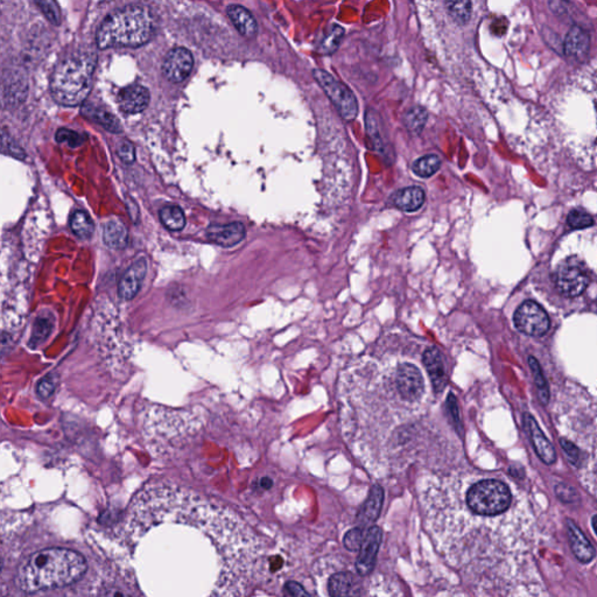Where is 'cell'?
<instances>
[{"label": "cell", "mask_w": 597, "mask_h": 597, "mask_svg": "<svg viewBox=\"0 0 597 597\" xmlns=\"http://www.w3.org/2000/svg\"><path fill=\"white\" fill-rule=\"evenodd\" d=\"M343 36V27L335 25V26H333V28L329 31L327 36L322 39L321 45H320V48H318V52L325 55L333 54V53L338 48L341 40H342Z\"/></svg>", "instance_id": "obj_30"}, {"label": "cell", "mask_w": 597, "mask_h": 597, "mask_svg": "<svg viewBox=\"0 0 597 597\" xmlns=\"http://www.w3.org/2000/svg\"><path fill=\"white\" fill-rule=\"evenodd\" d=\"M194 58L186 48L172 49L165 58L162 71L165 78L173 83H180L188 78L193 69Z\"/></svg>", "instance_id": "obj_8"}, {"label": "cell", "mask_w": 597, "mask_h": 597, "mask_svg": "<svg viewBox=\"0 0 597 597\" xmlns=\"http://www.w3.org/2000/svg\"><path fill=\"white\" fill-rule=\"evenodd\" d=\"M95 66V53H74L62 60L55 68L51 80L53 98L66 106L83 103L93 87Z\"/></svg>", "instance_id": "obj_4"}, {"label": "cell", "mask_w": 597, "mask_h": 597, "mask_svg": "<svg viewBox=\"0 0 597 597\" xmlns=\"http://www.w3.org/2000/svg\"><path fill=\"white\" fill-rule=\"evenodd\" d=\"M150 103V93L146 88L135 84L123 89L118 95L119 108L123 113L135 115L142 113Z\"/></svg>", "instance_id": "obj_14"}, {"label": "cell", "mask_w": 597, "mask_h": 597, "mask_svg": "<svg viewBox=\"0 0 597 597\" xmlns=\"http://www.w3.org/2000/svg\"><path fill=\"white\" fill-rule=\"evenodd\" d=\"M450 16L459 25H466L472 18V0H445Z\"/></svg>", "instance_id": "obj_27"}, {"label": "cell", "mask_w": 597, "mask_h": 597, "mask_svg": "<svg viewBox=\"0 0 597 597\" xmlns=\"http://www.w3.org/2000/svg\"><path fill=\"white\" fill-rule=\"evenodd\" d=\"M382 540V532L378 527L373 526L365 533L363 544L360 546V556L357 559L356 567L358 574L366 576L376 565V556Z\"/></svg>", "instance_id": "obj_9"}, {"label": "cell", "mask_w": 597, "mask_h": 597, "mask_svg": "<svg viewBox=\"0 0 597 597\" xmlns=\"http://www.w3.org/2000/svg\"><path fill=\"white\" fill-rule=\"evenodd\" d=\"M567 223L571 229H588L594 225L593 216L582 209H574L567 216Z\"/></svg>", "instance_id": "obj_32"}, {"label": "cell", "mask_w": 597, "mask_h": 597, "mask_svg": "<svg viewBox=\"0 0 597 597\" xmlns=\"http://www.w3.org/2000/svg\"><path fill=\"white\" fill-rule=\"evenodd\" d=\"M591 281L588 269L578 258L564 260L554 273V283L559 291L569 298L581 296Z\"/></svg>", "instance_id": "obj_5"}, {"label": "cell", "mask_w": 597, "mask_h": 597, "mask_svg": "<svg viewBox=\"0 0 597 597\" xmlns=\"http://www.w3.org/2000/svg\"><path fill=\"white\" fill-rule=\"evenodd\" d=\"M82 113L87 118L91 119L93 122L103 126L104 129L108 130L113 133H122L123 128L119 123L116 116H113V113H108L106 110L98 108V106L91 105V104H84L82 108Z\"/></svg>", "instance_id": "obj_20"}, {"label": "cell", "mask_w": 597, "mask_h": 597, "mask_svg": "<svg viewBox=\"0 0 597 597\" xmlns=\"http://www.w3.org/2000/svg\"><path fill=\"white\" fill-rule=\"evenodd\" d=\"M364 538H365V533H364L363 527H357V529H353L351 532L346 534L344 546L351 552H357V551H360Z\"/></svg>", "instance_id": "obj_35"}, {"label": "cell", "mask_w": 597, "mask_h": 597, "mask_svg": "<svg viewBox=\"0 0 597 597\" xmlns=\"http://www.w3.org/2000/svg\"><path fill=\"white\" fill-rule=\"evenodd\" d=\"M87 569L85 559L75 551L42 549L21 564L16 575V584L25 593L66 587L78 581Z\"/></svg>", "instance_id": "obj_2"}, {"label": "cell", "mask_w": 597, "mask_h": 597, "mask_svg": "<svg viewBox=\"0 0 597 597\" xmlns=\"http://www.w3.org/2000/svg\"><path fill=\"white\" fill-rule=\"evenodd\" d=\"M356 580L351 573L341 571L333 575L329 581V594L333 596H344V595H357L360 591H356Z\"/></svg>", "instance_id": "obj_21"}, {"label": "cell", "mask_w": 597, "mask_h": 597, "mask_svg": "<svg viewBox=\"0 0 597 597\" xmlns=\"http://www.w3.org/2000/svg\"><path fill=\"white\" fill-rule=\"evenodd\" d=\"M286 594L291 595V596H308V593L302 588V586L296 583V582H287L285 586Z\"/></svg>", "instance_id": "obj_40"}, {"label": "cell", "mask_w": 597, "mask_h": 597, "mask_svg": "<svg viewBox=\"0 0 597 597\" xmlns=\"http://www.w3.org/2000/svg\"><path fill=\"white\" fill-rule=\"evenodd\" d=\"M246 230L241 222L229 224H212L207 230L209 241L223 247H232L239 244L245 238Z\"/></svg>", "instance_id": "obj_10"}, {"label": "cell", "mask_w": 597, "mask_h": 597, "mask_svg": "<svg viewBox=\"0 0 597 597\" xmlns=\"http://www.w3.org/2000/svg\"><path fill=\"white\" fill-rule=\"evenodd\" d=\"M422 362L432 380L434 392L439 395L445 389L447 382L445 364L440 351H437V348H428L422 355Z\"/></svg>", "instance_id": "obj_15"}, {"label": "cell", "mask_w": 597, "mask_h": 597, "mask_svg": "<svg viewBox=\"0 0 597 597\" xmlns=\"http://www.w3.org/2000/svg\"><path fill=\"white\" fill-rule=\"evenodd\" d=\"M425 199H426V195L422 188L417 186L407 187V188L397 190L391 196L390 202L400 210L413 212L424 206Z\"/></svg>", "instance_id": "obj_16"}, {"label": "cell", "mask_w": 597, "mask_h": 597, "mask_svg": "<svg viewBox=\"0 0 597 597\" xmlns=\"http://www.w3.org/2000/svg\"><path fill=\"white\" fill-rule=\"evenodd\" d=\"M42 14H45L46 18L53 24V25H60L61 24V11L58 7V3L55 0H36Z\"/></svg>", "instance_id": "obj_34"}, {"label": "cell", "mask_w": 597, "mask_h": 597, "mask_svg": "<svg viewBox=\"0 0 597 597\" xmlns=\"http://www.w3.org/2000/svg\"><path fill=\"white\" fill-rule=\"evenodd\" d=\"M383 490L378 487L373 489V492L370 494V497L364 504L363 509L360 511V519L362 520L363 525H365L368 521H375L378 517L379 511L383 504Z\"/></svg>", "instance_id": "obj_26"}, {"label": "cell", "mask_w": 597, "mask_h": 597, "mask_svg": "<svg viewBox=\"0 0 597 597\" xmlns=\"http://www.w3.org/2000/svg\"><path fill=\"white\" fill-rule=\"evenodd\" d=\"M19 74H12L4 81V97L7 103H20L25 100L27 93V84L25 78Z\"/></svg>", "instance_id": "obj_22"}, {"label": "cell", "mask_w": 597, "mask_h": 597, "mask_svg": "<svg viewBox=\"0 0 597 597\" xmlns=\"http://www.w3.org/2000/svg\"><path fill=\"white\" fill-rule=\"evenodd\" d=\"M71 228L78 237L88 239L95 232V225L91 221L90 216L83 210H76L71 216Z\"/></svg>", "instance_id": "obj_25"}, {"label": "cell", "mask_w": 597, "mask_h": 597, "mask_svg": "<svg viewBox=\"0 0 597 597\" xmlns=\"http://www.w3.org/2000/svg\"><path fill=\"white\" fill-rule=\"evenodd\" d=\"M157 20L144 6H128L110 14L97 32L100 48L139 47L155 36Z\"/></svg>", "instance_id": "obj_3"}, {"label": "cell", "mask_w": 597, "mask_h": 597, "mask_svg": "<svg viewBox=\"0 0 597 597\" xmlns=\"http://www.w3.org/2000/svg\"><path fill=\"white\" fill-rule=\"evenodd\" d=\"M593 527H594L595 532L597 534V514L593 518Z\"/></svg>", "instance_id": "obj_41"}, {"label": "cell", "mask_w": 597, "mask_h": 597, "mask_svg": "<svg viewBox=\"0 0 597 597\" xmlns=\"http://www.w3.org/2000/svg\"><path fill=\"white\" fill-rule=\"evenodd\" d=\"M529 362H530L533 376H534V380H536V388H538V391H539L540 399L543 400L544 404H546V403L549 402V390L545 377H544L543 371L540 369L539 363H538V360L534 357H530Z\"/></svg>", "instance_id": "obj_31"}, {"label": "cell", "mask_w": 597, "mask_h": 597, "mask_svg": "<svg viewBox=\"0 0 597 597\" xmlns=\"http://www.w3.org/2000/svg\"><path fill=\"white\" fill-rule=\"evenodd\" d=\"M3 152L6 155L16 157V159H24L25 157V152L12 142V139L9 135L3 132Z\"/></svg>", "instance_id": "obj_38"}, {"label": "cell", "mask_w": 597, "mask_h": 597, "mask_svg": "<svg viewBox=\"0 0 597 597\" xmlns=\"http://www.w3.org/2000/svg\"><path fill=\"white\" fill-rule=\"evenodd\" d=\"M103 241L111 249H124L129 242L125 224L117 219L106 221L103 227Z\"/></svg>", "instance_id": "obj_19"}, {"label": "cell", "mask_w": 597, "mask_h": 597, "mask_svg": "<svg viewBox=\"0 0 597 597\" xmlns=\"http://www.w3.org/2000/svg\"><path fill=\"white\" fill-rule=\"evenodd\" d=\"M58 144H66L71 148L80 147L87 140V137L69 129H60L55 135Z\"/></svg>", "instance_id": "obj_33"}, {"label": "cell", "mask_w": 597, "mask_h": 597, "mask_svg": "<svg viewBox=\"0 0 597 597\" xmlns=\"http://www.w3.org/2000/svg\"><path fill=\"white\" fill-rule=\"evenodd\" d=\"M54 328V318L51 314L40 315L36 318L34 327H33L32 338L29 341V346L32 348L38 347L43 343Z\"/></svg>", "instance_id": "obj_23"}, {"label": "cell", "mask_w": 597, "mask_h": 597, "mask_svg": "<svg viewBox=\"0 0 597 597\" xmlns=\"http://www.w3.org/2000/svg\"><path fill=\"white\" fill-rule=\"evenodd\" d=\"M569 0H551L549 1V9L552 10L553 14L558 16H564L569 14Z\"/></svg>", "instance_id": "obj_39"}, {"label": "cell", "mask_w": 597, "mask_h": 597, "mask_svg": "<svg viewBox=\"0 0 597 597\" xmlns=\"http://www.w3.org/2000/svg\"><path fill=\"white\" fill-rule=\"evenodd\" d=\"M591 38L586 29L575 25L569 29L564 42V52L571 61L583 62L589 54Z\"/></svg>", "instance_id": "obj_12"}, {"label": "cell", "mask_w": 597, "mask_h": 597, "mask_svg": "<svg viewBox=\"0 0 597 597\" xmlns=\"http://www.w3.org/2000/svg\"><path fill=\"white\" fill-rule=\"evenodd\" d=\"M428 113L426 109L421 106H415L408 110L404 117V124L406 129L412 133H420L424 130L427 122Z\"/></svg>", "instance_id": "obj_28"}, {"label": "cell", "mask_w": 597, "mask_h": 597, "mask_svg": "<svg viewBox=\"0 0 597 597\" xmlns=\"http://www.w3.org/2000/svg\"><path fill=\"white\" fill-rule=\"evenodd\" d=\"M56 385H58V377L55 373H49L48 376L42 378L36 389L40 398L48 399L54 393Z\"/></svg>", "instance_id": "obj_36"}, {"label": "cell", "mask_w": 597, "mask_h": 597, "mask_svg": "<svg viewBox=\"0 0 597 597\" xmlns=\"http://www.w3.org/2000/svg\"><path fill=\"white\" fill-rule=\"evenodd\" d=\"M514 326L523 334L540 338L549 331L551 321L545 309L536 302L526 300L516 309Z\"/></svg>", "instance_id": "obj_7"}, {"label": "cell", "mask_w": 597, "mask_h": 597, "mask_svg": "<svg viewBox=\"0 0 597 597\" xmlns=\"http://www.w3.org/2000/svg\"><path fill=\"white\" fill-rule=\"evenodd\" d=\"M228 16L242 36L246 38H254L256 36L257 23L250 11L239 5H232L228 7Z\"/></svg>", "instance_id": "obj_18"}, {"label": "cell", "mask_w": 597, "mask_h": 597, "mask_svg": "<svg viewBox=\"0 0 597 597\" xmlns=\"http://www.w3.org/2000/svg\"><path fill=\"white\" fill-rule=\"evenodd\" d=\"M146 272H147V263L145 258H140L132 264L119 281V296L124 300H131L135 298L142 287Z\"/></svg>", "instance_id": "obj_11"}, {"label": "cell", "mask_w": 597, "mask_h": 597, "mask_svg": "<svg viewBox=\"0 0 597 597\" xmlns=\"http://www.w3.org/2000/svg\"><path fill=\"white\" fill-rule=\"evenodd\" d=\"M117 155L125 164H132L135 159V146L128 140H122L117 146Z\"/></svg>", "instance_id": "obj_37"}, {"label": "cell", "mask_w": 597, "mask_h": 597, "mask_svg": "<svg viewBox=\"0 0 597 597\" xmlns=\"http://www.w3.org/2000/svg\"><path fill=\"white\" fill-rule=\"evenodd\" d=\"M440 157L435 155H430L419 157L417 160H415L412 170L417 174V177L425 179V177H433L434 174L440 170Z\"/></svg>", "instance_id": "obj_29"}, {"label": "cell", "mask_w": 597, "mask_h": 597, "mask_svg": "<svg viewBox=\"0 0 597 597\" xmlns=\"http://www.w3.org/2000/svg\"><path fill=\"white\" fill-rule=\"evenodd\" d=\"M315 80L318 81L320 87L323 89L328 98L338 109L342 118L346 120H353L358 113V104L356 97L348 89L343 83L335 80L327 71L315 69L313 71Z\"/></svg>", "instance_id": "obj_6"}, {"label": "cell", "mask_w": 597, "mask_h": 597, "mask_svg": "<svg viewBox=\"0 0 597 597\" xmlns=\"http://www.w3.org/2000/svg\"><path fill=\"white\" fill-rule=\"evenodd\" d=\"M567 530L574 556L583 564L591 561L595 558V549L583 532L575 525L573 520H567Z\"/></svg>", "instance_id": "obj_17"}, {"label": "cell", "mask_w": 597, "mask_h": 597, "mask_svg": "<svg viewBox=\"0 0 597 597\" xmlns=\"http://www.w3.org/2000/svg\"><path fill=\"white\" fill-rule=\"evenodd\" d=\"M524 425H525L527 433L530 434L531 441H532L533 447H534L536 453L539 456V459L549 466L556 462V450L551 445V442L546 439L543 432L536 424V421L534 420V417L529 413H525L524 415Z\"/></svg>", "instance_id": "obj_13"}, {"label": "cell", "mask_w": 597, "mask_h": 597, "mask_svg": "<svg viewBox=\"0 0 597 597\" xmlns=\"http://www.w3.org/2000/svg\"><path fill=\"white\" fill-rule=\"evenodd\" d=\"M559 137L584 168L597 170V62L573 73L552 104Z\"/></svg>", "instance_id": "obj_1"}, {"label": "cell", "mask_w": 597, "mask_h": 597, "mask_svg": "<svg viewBox=\"0 0 597 597\" xmlns=\"http://www.w3.org/2000/svg\"><path fill=\"white\" fill-rule=\"evenodd\" d=\"M160 221L164 227L172 232H180L186 225V217L182 209L177 206H167L161 209Z\"/></svg>", "instance_id": "obj_24"}]
</instances>
